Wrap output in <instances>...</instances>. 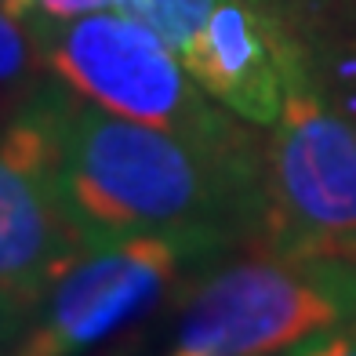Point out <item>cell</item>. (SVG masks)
Listing matches in <instances>:
<instances>
[{"label": "cell", "mask_w": 356, "mask_h": 356, "mask_svg": "<svg viewBox=\"0 0 356 356\" xmlns=\"http://www.w3.org/2000/svg\"><path fill=\"white\" fill-rule=\"evenodd\" d=\"M66 200L95 244L175 236L197 254L266 244V149L211 153L80 99L58 76L37 88Z\"/></svg>", "instance_id": "1"}, {"label": "cell", "mask_w": 356, "mask_h": 356, "mask_svg": "<svg viewBox=\"0 0 356 356\" xmlns=\"http://www.w3.org/2000/svg\"><path fill=\"white\" fill-rule=\"evenodd\" d=\"M29 33L37 37L44 70L80 99L189 138L211 153L254 156L266 149L251 124L218 106L193 80L175 47L135 15L109 8Z\"/></svg>", "instance_id": "2"}, {"label": "cell", "mask_w": 356, "mask_h": 356, "mask_svg": "<svg viewBox=\"0 0 356 356\" xmlns=\"http://www.w3.org/2000/svg\"><path fill=\"white\" fill-rule=\"evenodd\" d=\"M356 316V266L266 251L211 269L182 298L175 349L189 356H287Z\"/></svg>", "instance_id": "3"}, {"label": "cell", "mask_w": 356, "mask_h": 356, "mask_svg": "<svg viewBox=\"0 0 356 356\" xmlns=\"http://www.w3.org/2000/svg\"><path fill=\"white\" fill-rule=\"evenodd\" d=\"M266 251L356 266V131L313 70L266 135Z\"/></svg>", "instance_id": "4"}, {"label": "cell", "mask_w": 356, "mask_h": 356, "mask_svg": "<svg viewBox=\"0 0 356 356\" xmlns=\"http://www.w3.org/2000/svg\"><path fill=\"white\" fill-rule=\"evenodd\" d=\"M91 248L62 189L51 124L33 91L0 120V298L37 313Z\"/></svg>", "instance_id": "5"}, {"label": "cell", "mask_w": 356, "mask_h": 356, "mask_svg": "<svg viewBox=\"0 0 356 356\" xmlns=\"http://www.w3.org/2000/svg\"><path fill=\"white\" fill-rule=\"evenodd\" d=\"M186 258H200L175 236H124L95 244L62 277L8 356H84L109 334L142 320L168 295Z\"/></svg>", "instance_id": "6"}, {"label": "cell", "mask_w": 356, "mask_h": 356, "mask_svg": "<svg viewBox=\"0 0 356 356\" xmlns=\"http://www.w3.org/2000/svg\"><path fill=\"white\" fill-rule=\"evenodd\" d=\"M193 80L233 117L269 131L287 91L309 73V51L273 0H211L178 51Z\"/></svg>", "instance_id": "7"}, {"label": "cell", "mask_w": 356, "mask_h": 356, "mask_svg": "<svg viewBox=\"0 0 356 356\" xmlns=\"http://www.w3.org/2000/svg\"><path fill=\"white\" fill-rule=\"evenodd\" d=\"M40 66L44 55L37 47V37L29 33V26L0 8V120H8L40 88L37 80Z\"/></svg>", "instance_id": "8"}, {"label": "cell", "mask_w": 356, "mask_h": 356, "mask_svg": "<svg viewBox=\"0 0 356 356\" xmlns=\"http://www.w3.org/2000/svg\"><path fill=\"white\" fill-rule=\"evenodd\" d=\"M207 8H211V0H120V11L135 15L149 29H156L175 47V55L197 33Z\"/></svg>", "instance_id": "9"}, {"label": "cell", "mask_w": 356, "mask_h": 356, "mask_svg": "<svg viewBox=\"0 0 356 356\" xmlns=\"http://www.w3.org/2000/svg\"><path fill=\"white\" fill-rule=\"evenodd\" d=\"M109 8H120V0H33V8H29L22 22L29 29L62 26V22L84 19V15H95V11H109Z\"/></svg>", "instance_id": "10"}, {"label": "cell", "mask_w": 356, "mask_h": 356, "mask_svg": "<svg viewBox=\"0 0 356 356\" xmlns=\"http://www.w3.org/2000/svg\"><path fill=\"white\" fill-rule=\"evenodd\" d=\"M287 356H356V331L349 323L320 331L313 338H305V342H298Z\"/></svg>", "instance_id": "11"}, {"label": "cell", "mask_w": 356, "mask_h": 356, "mask_svg": "<svg viewBox=\"0 0 356 356\" xmlns=\"http://www.w3.org/2000/svg\"><path fill=\"white\" fill-rule=\"evenodd\" d=\"M29 316L33 313H26L19 305H11L8 298H0V356H8L15 349V342H19L22 331L29 327Z\"/></svg>", "instance_id": "12"}, {"label": "cell", "mask_w": 356, "mask_h": 356, "mask_svg": "<svg viewBox=\"0 0 356 356\" xmlns=\"http://www.w3.org/2000/svg\"><path fill=\"white\" fill-rule=\"evenodd\" d=\"M0 8H4L8 15H15V19H26L29 8H33V0H0Z\"/></svg>", "instance_id": "13"}, {"label": "cell", "mask_w": 356, "mask_h": 356, "mask_svg": "<svg viewBox=\"0 0 356 356\" xmlns=\"http://www.w3.org/2000/svg\"><path fill=\"white\" fill-rule=\"evenodd\" d=\"M302 4H334V0H302Z\"/></svg>", "instance_id": "14"}, {"label": "cell", "mask_w": 356, "mask_h": 356, "mask_svg": "<svg viewBox=\"0 0 356 356\" xmlns=\"http://www.w3.org/2000/svg\"><path fill=\"white\" fill-rule=\"evenodd\" d=\"M349 327H353V331H356V316H353V320H349Z\"/></svg>", "instance_id": "15"}, {"label": "cell", "mask_w": 356, "mask_h": 356, "mask_svg": "<svg viewBox=\"0 0 356 356\" xmlns=\"http://www.w3.org/2000/svg\"><path fill=\"white\" fill-rule=\"evenodd\" d=\"M171 356H189V353H178V349H175V353H171Z\"/></svg>", "instance_id": "16"}]
</instances>
